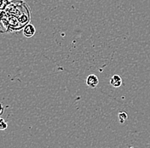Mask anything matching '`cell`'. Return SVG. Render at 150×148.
<instances>
[{"label": "cell", "mask_w": 150, "mask_h": 148, "mask_svg": "<svg viewBox=\"0 0 150 148\" xmlns=\"http://www.w3.org/2000/svg\"><path fill=\"white\" fill-rule=\"evenodd\" d=\"M8 128V124L7 123L4 121V118H0V130H4Z\"/></svg>", "instance_id": "obj_5"}, {"label": "cell", "mask_w": 150, "mask_h": 148, "mask_svg": "<svg viewBox=\"0 0 150 148\" xmlns=\"http://www.w3.org/2000/svg\"><path fill=\"white\" fill-rule=\"evenodd\" d=\"M36 32V28L31 23H28L23 28V35L26 37H32Z\"/></svg>", "instance_id": "obj_2"}, {"label": "cell", "mask_w": 150, "mask_h": 148, "mask_svg": "<svg viewBox=\"0 0 150 148\" xmlns=\"http://www.w3.org/2000/svg\"><path fill=\"white\" fill-rule=\"evenodd\" d=\"M4 106L2 103H0V115L4 113Z\"/></svg>", "instance_id": "obj_6"}, {"label": "cell", "mask_w": 150, "mask_h": 148, "mask_svg": "<svg viewBox=\"0 0 150 148\" xmlns=\"http://www.w3.org/2000/svg\"><path fill=\"white\" fill-rule=\"evenodd\" d=\"M85 83H86L88 87H90L91 89H95L98 85V83H99V79H98V78H97L96 75L91 74V75H89L87 77Z\"/></svg>", "instance_id": "obj_1"}, {"label": "cell", "mask_w": 150, "mask_h": 148, "mask_svg": "<svg viewBox=\"0 0 150 148\" xmlns=\"http://www.w3.org/2000/svg\"><path fill=\"white\" fill-rule=\"evenodd\" d=\"M118 116H119L120 122L121 123H125V121L127 120V118H128V115H127V113H126V112H125V111H121V112H120Z\"/></svg>", "instance_id": "obj_4"}, {"label": "cell", "mask_w": 150, "mask_h": 148, "mask_svg": "<svg viewBox=\"0 0 150 148\" xmlns=\"http://www.w3.org/2000/svg\"><path fill=\"white\" fill-rule=\"evenodd\" d=\"M110 84L114 88H119L122 85V78L119 75H113L110 78Z\"/></svg>", "instance_id": "obj_3"}]
</instances>
